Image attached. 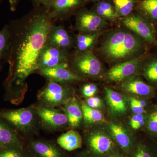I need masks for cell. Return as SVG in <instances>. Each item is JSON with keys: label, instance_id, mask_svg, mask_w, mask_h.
<instances>
[{"label": "cell", "instance_id": "cell-1", "mask_svg": "<svg viewBox=\"0 0 157 157\" xmlns=\"http://www.w3.org/2000/svg\"><path fill=\"white\" fill-rule=\"evenodd\" d=\"M54 23L48 9L43 7H33L22 17L9 21L11 42L5 88L20 86L29 75L36 73L39 54Z\"/></svg>", "mask_w": 157, "mask_h": 157}, {"label": "cell", "instance_id": "cell-2", "mask_svg": "<svg viewBox=\"0 0 157 157\" xmlns=\"http://www.w3.org/2000/svg\"><path fill=\"white\" fill-rule=\"evenodd\" d=\"M141 42L137 36L125 30L113 32L102 44L101 50L112 60H122L133 58L139 52Z\"/></svg>", "mask_w": 157, "mask_h": 157}, {"label": "cell", "instance_id": "cell-3", "mask_svg": "<svg viewBox=\"0 0 157 157\" xmlns=\"http://www.w3.org/2000/svg\"><path fill=\"white\" fill-rule=\"evenodd\" d=\"M70 94L71 90L67 84L47 80L38 98L45 106L54 108L65 105L71 99Z\"/></svg>", "mask_w": 157, "mask_h": 157}, {"label": "cell", "instance_id": "cell-4", "mask_svg": "<svg viewBox=\"0 0 157 157\" xmlns=\"http://www.w3.org/2000/svg\"><path fill=\"white\" fill-rule=\"evenodd\" d=\"M36 111L31 107L0 110V117L13 128L23 132H30L35 126Z\"/></svg>", "mask_w": 157, "mask_h": 157}, {"label": "cell", "instance_id": "cell-5", "mask_svg": "<svg viewBox=\"0 0 157 157\" xmlns=\"http://www.w3.org/2000/svg\"><path fill=\"white\" fill-rule=\"evenodd\" d=\"M68 64L80 77L98 76L102 69L100 61L90 50L76 52L72 57L70 56Z\"/></svg>", "mask_w": 157, "mask_h": 157}, {"label": "cell", "instance_id": "cell-6", "mask_svg": "<svg viewBox=\"0 0 157 157\" xmlns=\"http://www.w3.org/2000/svg\"><path fill=\"white\" fill-rule=\"evenodd\" d=\"M70 56L69 50L59 49L45 43L38 58V70L55 67L67 63Z\"/></svg>", "mask_w": 157, "mask_h": 157}, {"label": "cell", "instance_id": "cell-7", "mask_svg": "<svg viewBox=\"0 0 157 157\" xmlns=\"http://www.w3.org/2000/svg\"><path fill=\"white\" fill-rule=\"evenodd\" d=\"M41 123L45 128L56 131L64 128L68 123L67 116L53 107L40 106L36 110Z\"/></svg>", "mask_w": 157, "mask_h": 157}, {"label": "cell", "instance_id": "cell-8", "mask_svg": "<svg viewBox=\"0 0 157 157\" xmlns=\"http://www.w3.org/2000/svg\"><path fill=\"white\" fill-rule=\"evenodd\" d=\"M76 17V29L79 33H96L106 24L104 18L95 12L83 8L77 11Z\"/></svg>", "mask_w": 157, "mask_h": 157}, {"label": "cell", "instance_id": "cell-9", "mask_svg": "<svg viewBox=\"0 0 157 157\" xmlns=\"http://www.w3.org/2000/svg\"><path fill=\"white\" fill-rule=\"evenodd\" d=\"M36 73L44 76L47 80L66 84L79 81L82 79L70 69L68 63L55 67L40 69Z\"/></svg>", "mask_w": 157, "mask_h": 157}, {"label": "cell", "instance_id": "cell-10", "mask_svg": "<svg viewBox=\"0 0 157 157\" xmlns=\"http://www.w3.org/2000/svg\"><path fill=\"white\" fill-rule=\"evenodd\" d=\"M86 1L87 0H53L48 11L55 22L64 20L74 11L81 8Z\"/></svg>", "mask_w": 157, "mask_h": 157}, {"label": "cell", "instance_id": "cell-11", "mask_svg": "<svg viewBox=\"0 0 157 157\" xmlns=\"http://www.w3.org/2000/svg\"><path fill=\"white\" fill-rule=\"evenodd\" d=\"M74 39L61 25L53 24L51 27L46 44L59 49L69 50L73 45Z\"/></svg>", "mask_w": 157, "mask_h": 157}, {"label": "cell", "instance_id": "cell-12", "mask_svg": "<svg viewBox=\"0 0 157 157\" xmlns=\"http://www.w3.org/2000/svg\"><path fill=\"white\" fill-rule=\"evenodd\" d=\"M139 58L115 65L107 73V77L112 81L120 82L133 76L137 73L140 66Z\"/></svg>", "mask_w": 157, "mask_h": 157}, {"label": "cell", "instance_id": "cell-13", "mask_svg": "<svg viewBox=\"0 0 157 157\" xmlns=\"http://www.w3.org/2000/svg\"><path fill=\"white\" fill-rule=\"evenodd\" d=\"M123 23L127 28L147 42H152L154 41L150 27L140 16L135 14L128 15L124 18Z\"/></svg>", "mask_w": 157, "mask_h": 157}, {"label": "cell", "instance_id": "cell-14", "mask_svg": "<svg viewBox=\"0 0 157 157\" xmlns=\"http://www.w3.org/2000/svg\"><path fill=\"white\" fill-rule=\"evenodd\" d=\"M0 147L22 149L20 140L14 129L0 117Z\"/></svg>", "mask_w": 157, "mask_h": 157}, {"label": "cell", "instance_id": "cell-15", "mask_svg": "<svg viewBox=\"0 0 157 157\" xmlns=\"http://www.w3.org/2000/svg\"><path fill=\"white\" fill-rule=\"evenodd\" d=\"M65 114L68 118V124L72 128L79 126L83 119L81 107L75 98H71L63 107Z\"/></svg>", "mask_w": 157, "mask_h": 157}, {"label": "cell", "instance_id": "cell-16", "mask_svg": "<svg viewBox=\"0 0 157 157\" xmlns=\"http://www.w3.org/2000/svg\"><path fill=\"white\" fill-rule=\"evenodd\" d=\"M31 147L38 157H63L62 152L55 144L43 140L31 143Z\"/></svg>", "mask_w": 157, "mask_h": 157}, {"label": "cell", "instance_id": "cell-17", "mask_svg": "<svg viewBox=\"0 0 157 157\" xmlns=\"http://www.w3.org/2000/svg\"><path fill=\"white\" fill-rule=\"evenodd\" d=\"M88 143L93 151L100 154L108 152L113 147V142L110 137L101 133L91 135L89 138Z\"/></svg>", "mask_w": 157, "mask_h": 157}, {"label": "cell", "instance_id": "cell-18", "mask_svg": "<svg viewBox=\"0 0 157 157\" xmlns=\"http://www.w3.org/2000/svg\"><path fill=\"white\" fill-rule=\"evenodd\" d=\"M57 142L62 148L71 151L81 147L82 138L78 132L70 130L60 136Z\"/></svg>", "mask_w": 157, "mask_h": 157}, {"label": "cell", "instance_id": "cell-19", "mask_svg": "<svg viewBox=\"0 0 157 157\" xmlns=\"http://www.w3.org/2000/svg\"><path fill=\"white\" fill-rule=\"evenodd\" d=\"M11 34L8 23L0 31V71L3 65L8 63L11 46Z\"/></svg>", "mask_w": 157, "mask_h": 157}, {"label": "cell", "instance_id": "cell-20", "mask_svg": "<svg viewBox=\"0 0 157 157\" xmlns=\"http://www.w3.org/2000/svg\"><path fill=\"white\" fill-rule=\"evenodd\" d=\"M107 103L113 112L123 114L127 111V106L124 97L113 90L108 89L106 91Z\"/></svg>", "mask_w": 157, "mask_h": 157}, {"label": "cell", "instance_id": "cell-21", "mask_svg": "<svg viewBox=\"0 0 157 157\" xmlns=\"http://www.w3.org/2000/svg\"><path fill=\"white\" fill-rule=\"evenodd\" d=\"M100 34L98 32L91 33H79L74 39L76 52H83L89 50Z\"/></svg>", "mask_w": 157, "mask_h": 157}, {"label": "cell", "instance_id": "cell-22", "mask_svg": "<svg viewBox=\"0 0 157 157\" xmlns=\"http://www.w3.org/2000/svg\"><path fill=\"white\" fill-rule=\"evenodd\" d=\"M109 130L117 143L123 149L128 151L131 148L132 142L128 133L122 127L117 124L111 123Z\"/></svg>", "mask_w": 157, "mask_h": 157}, {"label": "cell", "instance_id": "cell-23", "mask_svg": "<svg viewBox=\"0 0 157 157\" xmlns=\"http://www.w3.org/2000/svg\"><path fill=\"white\" fill-rule=\"evenodd\" d=\"M123 88L128 92L139 96L148 95L151 92V86L138 79H131L126 82Z\"/></svg>", "mask_w": 157, "mask_h": 157}, {"label": "cell", "instance_id": "cell-24", "mask_svg": "<svg viewBox=\"0 0 157 157\" xmlns=\"http://www.w3.org/2000/svg\"><path fill=\"white\" fill-rule=\"evenodd\" d=\"M83 118L88 123H95L100 122L104 120V117L101 111L98 109L91 108L85 102L81 104Z\"/></svg>", "mask_w": 157, "mask_h": 157}, {"label": "cell", "instance_id": "cell-25", "mask_svg": "<svg viewBox=\"0 0 157 157\" xmlns=\"http://www.w3.org/2000/svg\"><path fill=\"white\" fill-rule=\"evenodd\" d=\"M117 17L130 15L135 6L134 0H112Z\"/></svg>", "mask_w": 157, "mask_h": 157}, {"label": "cell", "instance_id": "cell-26", "mask_svg": "<svg viewBox=\"0 0 157 157\" xmlns=\"http://www.w3.org/2000/svg\"><path fill=\"white\" fill-rule=\"evenodd\" d=\"M96 13L103 18L113 20L117 17L115 9L110 3L101 2L96 7Z\"/></svg>", "mask_w": 157, "mask_h": 157}, {"label": "cell", "instance_id": "cell-27", "mask_svg": "<svg viewBox=\"0 0 157 157\" xmlns=\"http://www.w3.org/2000/svg\"><path fill=\"white\" fill-rule=\"evenodd\" d=\"M141 9L153 19H157V0H143Z\"/></svg>", "mask_w": 157, "mask_h": 157}, {"label": "cell", "instance_id": "cell-28", "mask_svg": "<svg viewBox=\"0 0 157 157\" xmlns=\"http://www.w3.org/2000/svg\"><path fill=\"white\" fill-rule=\"evenodd\" d=\"M0 157H28L22 149L15 147H0Z\"/></svg>", "mask_w": 157, "mask_h": 157}, {"label": "cell", "instance_id": "cell-29", "mask_svg": "<svg viewBox=\"0 0 157 157\" xmlns=\"http://www.w3.org/2000/svg\"><path fill=\"white\" fill-rule=\"evenodd\" d=\"M144 73L149 80L157 82V61L149 64L144 69Z\"/></svg>", "mask_w": 157, "mask_h": 157}, {"label": "cell", "instance_id": "cell-30", "mask_svg": "<svg viewBox=\"0 0 157 157\" xmlns=\"http://www.w3.org/2000/svg\"><path fill=\"white\" fill-rule=\"evenodd\" d=\"M97 91V86L93 83H87L84 85L82 89V95L87 98H91L94 95Z\"/></svg>", "mask_w": 157, "mask_h": 157}, {"label": "cell", "instance_id": "cell-31", "mask_svg": "<svg viewBox=\"0 0 157 157\" xmlns=\"http://www.w3.org/2000/svg\"><path fill=\"white\" fill-rule=\"evenodd\" d=\"M147 128L151 132L157 133V111L152 113L149 116Z\"/></svg>", "mask_w": 157, "mask_h": 157}, {"label": "cell", "instance_id": "cell-32", "mask_svg": "<svg viewBox=\"0 0 157 157\" xmlns=\"http://www.w3.org/2000/svg\"><path fill=\"white\" fill-rule=\"evenodd\" d=\"M88 106L91 108L97 109L100 108L102 105V102L98 97H91L88 98L85 102Z\"/></svg>", "mask_w": 157, "mask_h": 157}, {"label": "cell", "instance_id": "cell-33", "mask_svg": "<svg viewBox=\"0 0 157 157\" xmlns=\"http://www.w3.org/2000/svg\"><path fill=\"white\" fill-rule=\"evenodd\" d=\"M33 7H43L46 9H49L53 0H30Z\"/></svg>", "mask_w": 157, "mask_h": 157}, {"label": "cell", "instance_id": "cell-34", "mask_svg": "<svg viewBox=\"0 0 157 157\" xmlns=\"http://www.w3.org/2000/svg\"><path fill=\"white\" fill-rule=\"evenodd\" d=\"M131 107L132 112L135 114H143L145 111L144 107H141L136 103L135 98L131 100Z\"/></svg>", "mask_w": 157, "mask_h": 157}, {"label": "cell", "instance_id": "cell-35", "mask_svg": "<svg viewBox=\"0 0 157 157\" xmlns=\"http://www.w3.org/2000/svg\"><path fill=\"white\" fill-rule=\"evenodd\" d=\"M134 157H153L149 151L144 146H140L137 148Z\"/></svg>", "mask_w": 157, "mask_h": 157}, {"label": "cell", "instance_id": "cell-36", "mask_svg": "<svg viewBox=\"0 0 157 157\" xmlns=\"http://www.w3.org/2000/svg\"><path fill=\"white\" fill-rule=\"evenodd\" d=\"M144 117L143 114H135L131 118L130 120V125L132 128L136 125L141 121L144 120Z\"/></svg>", "mask_w": 157, "mask_h": 157}, {"label": "cell", "instance_id": "cell-37", "mask_svg": "<svg viewBox=\"0 0 157 157\" xmlns=\"http://www.w3.org/2000/svg\"><path fill=\"white\" fill-rule=\"evenodd\" d=\"M9 2L10 9L11 11L14 12L16 11L17 6L19 4L20 0H8Z\"/></svg>", "mask_w": 157, "mask_h": 157}, {"label": "cell", "instance_id": "cell-38", "mask_svg": "<svg viewBox=\"0 0 157 157\" xmlns=\"http://www.w3.org/2000/svg\"><path fill=\"white\" fill-rule=\"evenodd\" d=\"M135 101L140 107H144L146 106V102L143 100H138V99H135Z\"/></svg>", "mask_w": 157, "mask_h": 157}, {"label": "cell", "instance_id": "cell-39", "mask_svg": "<svg viewBox=\"0 0 157 157\" xmlns=\"http://www.w3.org/2000/svg\"><path fill=\"white\" fill-rule=\"evenodd\" d=\"M4 0H0V6L2 4L3 2H4Z\"/></svg>", "mask_w": 157, "mask_h": 157}, {"label": "cell", "instance_id": "cell-40", "mask_svg": "<svg viewBox=\"0 0 157 157\" xmlns=\"http://www.w3.org/2000/svg\"><path fill=\"white\" fill-rule=\"evenodd\" d=\"M91 1H100V0H91Z\"/></svg>", "mask_w": 157, "mask_h": 157}, {"label": "cell", "instance_id": "cell-41", "mask_svg": "<svg viewBox=\"0 0 157 157\" xmlns=\"http://www.w3.org/2000/svg\"><path fill=\"white\" fill-rule=\"evenodd\" d=\"M110 157H118L117 156H112Z\"/></svg>", "mask_w": 157, "mask_h": 157}]
</instances>
